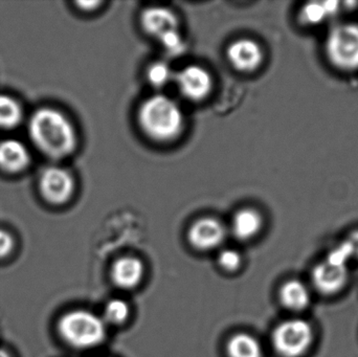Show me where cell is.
I'll use <instances>...</instances> for the list:
<instances>
[{
    "mask_svg": "<svg viewBox=\"0 0 358 357\" xmlns=\"http://www.w3.org/2000/svg\"><path fill=\"white\" fill-rule=\"evenodd\" d=\"M262 217L259 212L252 209L240 210L231 221V232L239 240L254 238L262 228Z\"/></svg>",
    "mask_w": 358,
    "mask_h": 357,
    "instance_id": "9a60e30c",
    "label": "cell"
},
{
    "mask_svg": "<svg viewBox=\"0 0 358 357\" xmlns=\"http://www.w3.org/2000/svg\"><path fill=\"white\" fill-rule=\"evenodd\" d=\"M138 123L149 138L157 142H170L182 131L185 117L176 101L164 94H155L140 107Z\"/></svg>",
    "mask_w": 358,
    "mask_h": 357,
    "instance_id": "7a4b0ae2",
    "label": "cell"
},
{
    "mask_svg": "<svg viewBox=\"0 0 358 357\" xmlns=\"http://www.w3.org/2000/svg\"><path fill=\"white\" fill-rule=\"evenodd\" d=\"M174 77L176 75H174L171 67L164 61L153 63L147 71V78H148L149 82L151 85L157 88L165 87L172 80H174Z\"/></svg>",
    "mask_w": 358,
    "mask_h": 357,
    "instance_id": "ffe728a7",
    "label": "cell"
},
{
    "mask_svg": "<svg viewBox=\"0 0 358 357\" xmlns=\"http://www.w3.org/2000/svg\"><path fill=\"white\" fill-rule=\"evenodd\" d=\"M145 266L138 258L123 257L113 263L111 279L120 289H131L138 286L144 278Z\"/></svg>",
    "mask_w": 358,
    "mask_h": 357,
    "instance_id": "7c38bea8",
    "label": "cell"
},
{
    "mask_svg": "<svg viewBox=\"0 0 358 357\" xmlns=\"http://www.w3.org/2000/svg\"><path fill=\"white\" fill-rule=\"evenodd\" d=\"M101 2L99 1H86V2H78V6L83 10H94L96 6H100Z\"/></svg>",
    "mask_w": 358,
    "mask_h": 357,
    "instance_id": "d4e9b609",
    "label": "cell"
},
{
    "mask_svg": "<svg viewBox=\"0 0 358 357\" xmlns=\"http://www.w3.org/2000/svg\"><path fill=\"white\" fill-rule=\"evenodd\" d=\"M340 3L336 1L311 2L303 8L301 18L306 24L317 25L326 19L336 16L340 10Z\"/></svg>",
    "mask_w": 358,
    "mask_h": 357,
    "instance_id": "e0dca14e",
    "label": "cell"
},
{
    "mask_svg": "<svg viewBox=\"0 0 358 357\" xmlns=\"http://www.w3.org/2000/svg\"><path fill=\"white\" fill-rule=\"evenodd\" d=\"M227 54L234 68L242 73H252L263 62L262 48L254 40H236L227 48Z\"/></svg>",
    "mask_w": 358,
    "mask_h": 357,
    "instance_id": "30bf717a",
    "label": "cell"
},
{
    "mask_svg": "<svg viewBox=\"0 0 358 357\" xmlns=\"http://www.w3.org/2000/svg\"><path fill=\"white\" fill-rule=\"evenodd\" d=\"M227 352L229 357H263L258 340L248 333L233 335L227 343Z\"/></svg>",
    "mask_w": 358,
    "mask_h": 357,
    "instance_id": "2e32d148",
    "label": "cell"
},
{
    "mask_svg": "<svg viewBox=\"0 0 358 357\" xmlns=\"http://www.w3.org/2000/svg\"><path fill=\"white\" fill-rule=\"evenodd\" d=\"M348 279V264L330 257L317 264L313 272V286L325 296H334L342 291Z\"/></svg>",
    "mask_w": 358,
    "mask_h": 357,
    "instance_id": "52a82bcc",
    "label": "cell"
},
{
    "mask_svg": "<svg viewBox=\"0 0 358 357\" xmlns=\"http://www.w3.org/2000/svg\"><path fill=\"white\" fill-rule=\"evenodd\" d=\"M29 138L46 156L62 159L75 152L77 132L71 122L55 108L38 109L29 122Z\"/></svg>",
    "mask_w": 358,
    "mask_h": 357,
    "instance_id": "6da1fadb",
    "label": "cell"
},
{
    "mask_svg": "<svg viewBox=\"0 0 358 357\" xmlns=\"http://www.w3.org/2000/svg\"><path fill=\"white\" fill-rule=\"evenodd\" d=\"M141 24L148 35L159 39L168 31L178 29V19L169 8L151 6L143 12Z\"/></svg>",
    "mask_w": 358,
    "mask_h": 357,
    "instance_id": "8fae6325",
    "label": "cell"
},
{
    "mask_svg": "<svg viewBox=\"0 0 358 357\" xmlns=\"http://www.w3.org/2000/svg\"><path fill=\"white\" fill-rule=\"evenodd\" d=\"M40 192L45 201L52 205L67 203L75 191V180L67 170L61 167H48L41 174Z\"/></svg>",
    "mask_w": 358,
    "mask_h": 357,
    "instance_id": "8992f818",
    "label": "cell"
},
{
    "mask_svg": "<svg viewBox=\"0 0 358 357\" xmlns=\"http://www.w3.org/2000/svg\"><path fill=\"white\" fill-rule=\"evenodd\" d=\"M174 80L180 94L193 102L204 100L212 90V77L198 65H189L181 69Z\"/></svg>",
    "mask_w": 358,
    "mask_h": 357,
    "instance_id": "ba28073f",
    "label": "cell"
},
{
    "mask_svg": "<svg viewBox=\"0 0 358 357\" xmlns=\"http://www.w3.org/2000/svg\"><path fill=\"white\" fill-rule=\"evenodd\" d=\"M22 109L15 99L0 94V128L12 129L20 124Z\"/></svg>",
    "mask_w": 358,
    "mask_h": 357,
    "instance_id": "ac0fdd59",
    "label": "cell"
},
{
    "mask_svg": "<svg viewBox=\"0 0 358 357\" xmlns=\"http://www.w3.org/2000/svg\"><path fill=\"white\" fill-rule=\"evenodd\" d=\"M330 62L343 71L358 69V24L340 23L332 27L326 40Z\"/></svg>",
    "mask_w": 358,
    "mask_h": 357,
    "instance_id": "5b68a950",
    "label": "cell"
},
{
    "mask_svg": "<svg viewBox=\"0 0 358 357\" xmlns=\"http://www.w3.org/2000/svg\"><path fill=\"white\" fill-rule=\"evenodd\" d=\"M15 241L12 235L0 228V259L8 257L14 249Z\"/></svg>",
    "mask_w": 358,
    "mask_h": 357,
    "instance_id": "603a6c76",
    "label": "cell"
},
{
    "mask_svg": "<svg viewBox=\"0 0 358 357\" xmlns=\"http://www.w3.org/2000/svg\"><path fill=\"white\" fill-rule=\"evenodd\" d=\"M129 314L130 308L127 302L121 299H113L105 306L102 318L106 325H122L127 321Z\"/></svg>",
    "mask_w": 358,
    "mask_h": 357,
    "instance_id": "d6986e66",
    "label": "cell"
},
{
    "mask_svg": "<svg viewBox=\"0 0 358 357\" xmlns=\"http://www.w3.org/2000/svg\"><path fill=\"white\" fill-rule=\"evenodd\" d=\"M157 40L170 56H179L185 50V43L178 29L168 31Z\"/></svg>",
    "mask_w": 358,
    "mask_h": 357,
    "instance_id": "44dd1931",
    "label": "cell"
},
{
    "mask_svg": "<svg viewBox=\"0 0 358 357\" xmlns=\"http://www.w3.org/2000/svg\"><path fill=\"white\" fill-rule=\"evenodd\" d=\"M225 238L224 226L213 217L196 220L187 232V240L198 251L216 249Z\"/></svg>",
    "mask_w": 358,
    "mask_h": 357,
    "instance_id": "9c48e42d",
    "label": "cell"
},
{
    "mask_svg": "<svg viewBox=\"0 0 358 357\" xmlns=\"http://www.w3.org/2000/svg\"><path fill=\"white\" fill-rule=\"evenodd\" d=\"M313 329L307 321L290 319L275 327L271 337L275 352L282 357H302L313 346Z\"/></svg>",
    "mask_w": 358,
    "mask_h": 357,
    "instance_id": "277c9868",
    "label": "cell"
},
{
    "mask_svg": "<svg viewBox=\"0 0 358 357\" xmlns=\"http://www.w3.org/2000/svg\"><path fill=\"white\" fill-rule=\"evenodd\" d=\"M280 301L284 307L292 312H303L311 303V293L308 287L298 280L284 283L280 289Z\"/></svg>",
    "mask_w": 358,
    "mask_h": 357,
    "instance_id": "5bb4252c",
    "label": "cell"
},
{
    "mask_svg": "<svg viewBox=\"0 0 358 357\" xmlns=\"http://www.w3.org/2000/svg\"><path fill=\"white\" fill-rule=\"evenodd\" d=\"M346 242L348 243L349 249H350L352 257L355 259H358V231H355V233L349 236L347 239Z\"/></svg>",
    "mask_w": 358,
    "mask_h": 357,
    "instance_id": "cb8c5ba5",
    "label": "cell"
},
{
    "mask_svg": "<svg viewBox=\"0 0 358 357\" xmlns=\"http://www.w3.org/2000/svg\"><path fill=\"white\" fill-rule=\"evenodd\" d=\"M242 263L241 255L236 249H227L221 251L218 256V264L222 270L235 272Z\"/></svg>",
    "mask_w": 358,
    "mask_h": 357,
    "instance_id": "7402d4cb",
    "label": "cell"
},
{
    "mask_svg": "<svg viewBox=\"0 0 358 357\" xmlns=\"http://www.w3.org/2000/svg\"><path fill=\"white\" fill-rule=\"evenodd\" d=\"M57 329L67 345L82 350L101 345L107 335V325L103 318L84 309L71 310L63 314Z\"/></svg>",
    "mask_w": 358,
    "mask_h": 357,
    "instance_id": "3957f363",
    "label": "cell"
},
{
    "mask_svg": "<svg viewBox=\"0 0 358 357\" xmlns=\"http://www.w3.org/2000/svg\"><path fill=\"white\" fill-rule=\"evenodd\" d=\"M0 357H12L10 356V354H8L6 350L4 349H0Z\"/></svg>",
    "mask_w": 358,
    "mask_h": 357,
    "instance_id": "484cf974",
    "label": "cell"
},
{
    "mask_svg": "<svg viewBox=\"0 0 358 357\" xmlns=\"http://www.w3.org/2000/svg\"><path fill=\"white\" fill-rule=\"evenodd\" d=\"M31 156L27 147L20 140H10L0 143V168L16 173L29 166Z\"/></svg>",
    "mask_w": 358,
    "mask_h": 357,
    "instance_id": "4fadbf2b",
    "label": "cell"
}]
</instances>
